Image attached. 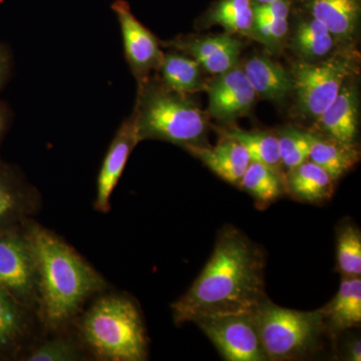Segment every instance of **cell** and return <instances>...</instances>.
<instances>
[{"label":"cell","mask_w":361,"mask_h":361,"mask_svg":"<svg viewBox=\"0 0 361 361\" xmlns=\"http://www.w3.org/2000/svg\"><path fill=\"white\" fill-rule=\"evenodd\" d=\"M264 268L261 249L236 228H225L200 275L171 306L176 324L252 312L266 298Z\"/></svg>","instance_id":"1"},{"label":"cell","mask_w":361,"mask_h":361,"mask_svg":"<svg viewBox=\"0 0 361 361\" xmlns=\"http://www.w3.org/2000/svg\"><path fill=\"white\" fill-rule=\"evenodd\" d=\"M37 272L40 318L49 329L71 320L85 301L106 288L94 268L54 233L26 221L23 225Z\"/></svg>","instance_id":"2"},{"label":"cell","mask_w":361,"mask_h":361,"mask_svg":"<svg viewBox=\"0 0 361 361\" xmlns=\"http://www.w3.org/2000/svg\"><path fill=\"white\" fill-rule=\"evenodd\" d=\"M137 89L133 111L139 142L160 140L183 148L204 146L209 116L189 94L165 87L158 77L149 78Z\"/></svg>","instance_id":"3"},{"label":"cell","mask_w":361,"mask_h":361,"mask_svg":"<svg viewBox=\"0 0 361 361\" xmlns=\"http://www.w3.org/2000/svg\"><path fill=\"white\" fill-rule=\"evenodd\" d=\"M80 330L85 345L97 360H147L148 342L142 316L128 297L99 298L82 316Z\"/></svg>","instance_id":"4"},{"label":"cell","mask_w":361,"mask_h":361,"mask_svg":"<svg viewBox=\"0 0 361 361\" xmlns=\"http://www.w3.org/2000/svg\"><path fill=\"white\" fill-rule=\"evenodd\" d=\"M268 360L300 357L315 348L325 329L322 310L298 311L281 307L266 297L252 311Z\"/></svg>","instance_id":"5"},{"label":"cell","mask_w":361,"mask_h":361,"mask_svg":"<svg viewBox=\"0 0 361 361\" xmlns=\"http://www.w3.org/2000/svg\"><path fill=\"white\" fill-rule=\"evenodd\" d=\"M355 66L353 56L343 54H331L316 63L298 61L291 73L297 114L307 120H317L334 103Z\"/></svg>","instance_id":"6"},{"label":"cell","mask_w":361,"mask_h":361,"mask_svg":"<svg viewBox=\"0 0 361 361\" xmlns=\"http://www.w3.org/2000/svg\"><path fill=\"white\" fill-rule=\"evenodd\" d=\"M0 289L30 312L39 311L35 260L23 227L0 233Z\"/></svg>","instance_id":"7"},{"label":"cell","mask_w":361,"mask_h":361,"mask_svg":"<svg viewBox=\"0 0 361 361\" xmlns=\"http://www.w3.org/2000/svg\"><path fill=\"white\" fill-rule=\"evenodd\" d=\"M229 361L268 360L252 312L207 316L195 322Z\"/></svg>","instance_id":"8"},{"label":"cell","mask_w":361,"mask_h":361,"mask_svg":"<svg viewBox=\"0 0 361 361\" xmlns=\"http://www.w3.org/2000/svg\"><path fill=\"white\" fill-rule=\"evenodd\" d=\"M111 9L118 18L122 32L125 56L137 85L148 80L160 68L164 52L161 42L132 13L125 0H116Z\"/></svg>","instance_id":"9"},{"label":"cell","mask_w":361,"mask_h":361,"mask_svg":"<svg viewBox=\"0 0 361 361\" xmlns=\"http://www.w3.org/2000/svg\"><path fill=\"white\" fill-rule=\"evenodd\" d=\"M206 90L209 94L207 114L226 123L246 116L257 97L246 73L236 66L218 75Z\"/></svg>","instance_id":"10"},{"label":"cell","mask_w":361,"mask_h":361,"mask_svg":"<svg viewBox=\"0 0 361 361\" xmlns=\"http://www.w3.org/2000/svg\"><path fill=\"white\" fill-rule=\"evenodd\" d=\"M161 45L191 56L207 73L221 75L238 63L242 44L231 35L177 37Z\"/></svg>","instance_id":"11"},{"label":"cell","mask_w":361,"mask_h":361,"mask_svg":"<svg viewBox=\"0 0 361 361\" xmlns=\"http://www.w3.org/2000/svg\"><path fill=\"white\" fill-rule=\"evenodd\" d=\"M139 142L134 116L130 115L116 130L97 176L94 200V208L97 212L109 213L111 210V194L122 177L130 153Z\"/></svg>","instance_id":"12"},{"label":"cell","mask_w":361,"mask_h":361,"mask_svg":"<svg viewBox=\"0 0 361 361\" xmlns=\"http://www.w3.org/2000/svg\"><path fill=\"white\" fill-rule=\"evenodd\" d=\"M37 205L35 189L20 171L0 160V233L23 227Z\"/></svg>","instance_id":"13"},{"label":"cell","mask_w":361,"mask_h":361,"mask_svg":"<svg viewBox=\"0 0 361 361\" xmlns=\"http://www.w3.org/2000/svg\"><path fill=\"white\" fill-rule=\"evenodd\" d=\"M315 122L319 134L348 146L356 145L360 123V92L350 77L342 85L334 103Z\"/></svg>","instance_id":"14"},{"label":"cell","mask_w":361,"mask_h":361,"mask_svg":"<svg viewBox=\"0 0 361 361\" xmlns=\"http://www.w3.org/2000/svg\"><path fill=\"white\" fill-rule=\"evenodd\" d=\"M310 14L331 32L337 42L349 44L360 25V0H299Z\"/></svg>","instance_id":"15"},{"label":"cell","mask_w":361,"mask_h":361,"mask_svg":"<svg viewBox=\"0 0 361 361\" xmlns=\"http://www.w3.org/2000/svg\"><path fill=\"white\" fill-rule=\"evenodd\" d=\"M186 149L200 159L221 179L233 185H240L251 161L245 148L229 137H225L214 148L197 146Z\"/></svg>","instance_id":"16"},{"label":"cell","mask_w":361,"mask_h":361,"mask_svg":"<svg viewBox=\"0 0 361 361\" xmlns=\"http://www.w3.org/2000/svg\"><path fill=\"white\" fill-rule=\"evenodd\" d=\"M303 13L291 32L289 44L292 51L306 63L323 61L334 54L336 39L320 21Z\"/></svg>","instance_id":"17"},{"label":"cell","mask_w":361,"mask_h":361,"mask_svg":"<svg viewBox=\"0 0 361 361\" xmlns=\"http://www.w3.org/2000/svg\"><path fill=\"white\" fill-rule=\"evenodd\" d=\"M257 97L281 103L292 94L290 73L279 63L266 56H253L246 61L243 68Z\"/></svg>","instance_id":"18"},{"label":"cell","mask_w":361,"mask_h":361,"mask_svg":"<svg viewBox=\"0 0 361 361\" xmlns=\"http://www.w3.org/2000/svg\"><path fill=\"white\" fill-rule=\"evenodd\" d=\"M310 141L308 160L324 169L334 180H338L360 161L357 146L341 144L319 133L307 132Z\"/></svg>","instance_id":"19"},{"label":"cell","mask_w":361,"mask_h":361,"mask_svg":"<svg viewBox=\"0 0 361 361\" xmlns=\"http://www.w3.org/2000/svg\"><path fill=\"white\" fill-rule=\"evenodd\" d=\"M334 182L324 169L310 160L287 171L284 177V185L289 193L308 203H319L329 199L334 193Z\"/></svg>","instance_id":"20"},{"label":"cell","mask_w":361,"mask_h":361,"mask_svg":"<svg viewBox=\"0 0 361 361\" xmlns=\"http://www.w3.org/2000/svg\"><path fill=\"white\" fill-rule=\"evenodd\" d=\"M174 51V49H172ZM159 80L168 89L191 94L205 90L207 85L202 66L191 56L179 51L164 54L159 70Z\"/></svg>","instance_id":"21"},{"label":"cell","mask_w":361,"mask_h":361,"mask_svg":"<svg viewBox=\"0 0 361 361\" xmlns=\"http://www.w3.org/2000/svg\"><path fill=\"white\" fill-rule=\"evenodd\" d=\"M324 322L332 330H342L360 326L361 323L360 276L343 277L334 300L322 308Z\"/></svg>","instance_id":"22"},{"label":"cell","mask_w":361,"mask_h":361,"mask_svg":"<svg viewBox=\"0 0 361 361\" xmlns=\"http://www.w3.org/2000/svg\"><path fill=\"white\" fill-rule=\"evenodd\" d=\"M30 311L0 289V360L14 357L30 332Z\"/></svg>","instance_id":"23"},{"label":"cell","mask_w":361,"mask_h":361,"mask_svg":"<svg viewBox=\"0 0 361 361\" xmlns=\"http://www.w3.org/2000/svg\"><path fill=\"white\" fill-rule=\"evenodd\" d=\"M254 6L253 0H219L209 9L207 23L221 25L228 33L253 37Z\"/></svg>","instance_id":"24"},{"label":"cell","mask_w":361,"mask_h":361,"mask_svg":"<svg viewBox=\"0 0 361 361\" xmlns=\"http://www.w3.org/2000/svg\"><path fill=\"white\" fill-rule=\"evenodd\" d=\"M240 186L259 204H270L283 193L284 176L263 164L250 161Z\"/></svg>","instance_id":"25"},{"label":"cell","mask_w":361,"mask_h":361,"mask_svg":"<svg viewBox=\"0 0 361 361\" xmlns=\"http://www.w3.org/2000/svg\"><path fill=\"white\" fill-rule=\"evenodd\" d=\"M225 137H232L245 148L252 161L263 164L282 175L279 145L277 135L269 133L248 132L234 128L225 133Z\"/></svg>","instance_id":"26"},{"label":"cell","mask_w":361,"mask_h":361,"mask_svg":"<svg viewBox=\"0 0 361 361\" xmlns=\"http://www.w3.org/2000/svg\"><path fill=\"white\" fill-rule=\"evenodd\" d=\"M336 255L342 277L360 276L361 233L358 228L346 225L339 230Z\"/></svg>","instance_id":"27"},{"label":"cell","mask_w":361,"mask_h":361,"mask_svg":"<svg viewBox=\"0 0 361 361\" xmlns=\"http://www.w3.org/2000/svg\"><path fill=\"white\" fill-rule=\"evenodd\" d=\"M277 139L282 167L286 168L287 171L308 160L310 141L307 132L296 128H285L278 133Z\"/></svg>","instance_id":"28"},{"label":"cell","mask_w":361,"mask_h":361,"mask_svg":"<svg viewBox=\"0 0 361 361\" xmlns=\"http://www.w3.org/2000/svg\"><path fill=\"white\" fill-rule=\"evenodd\" d=\"M84 358L75 341L58 337L40 344L23 358L26 361H77Z\"/></svg>","instance_id":"29"},{"label":"cell","mask_w":361,"mask_h":361,"mask_svg":"<svg viewBox=\"0 0 361 361\" xmlns=\"http://www.w3.org/2000/svg\"><path fill=\"white\" fill-rule=\"evenodd\" d=\"M289 18H280V20H255L254 23V39L260 40L262 44L268 47H275L283 42L288 35Z\"/></svg>","instance_id":"30"},{"label":"cell","mask_w":361,"mask_h":361,"mask_svg":"<svg viewBox=\"0 0 361 361\" xmlns=\"http://www.w3.org/2000/svg\"><path fill=\"white\" fill-rule=\"evenodd\" d=\"M291 0H275L266 4H255V20H270L289 18Z\"/></svg>","instance_id":"31"},{"label":"cell","mask_w":361,"mask_h":361,"mask_svg":"<svg viewBox=\"0 0 361 361\" xmlns=\"http://www.w3.org/2000/svg\"><path fill=\"white\" fill-rule=\"evenodd\" d=\"M11 70H13V58H11V51L6 44L0 42V92L8 82Z\"/></svg>","instance_id":"32"},{"label":"cell","mask_w":361,"mask_h":361,"mask_svg":"<svg viewBox=\"0 0 361 361\" xmlns=\"http://www.w3.org/2000/svg\"><path fill=\"white\" fill-rule=\"evenodd\" d=\"M11 118H13V113H11V108L8 104L0 99V147H1L4 135L8 130L9 126H11Z\"/></svg>","instance_id":"33"},{"label":"cell","mask_w":361,"mask_h":361,"mask_svg":"<svg viewBox=\"0 0 361 361\" xmlns=\"http://www.w3.org/2000/svg\"><path fill=\"white\" fill-rule=\"evenodd\" d=\"M348 358L353 361L361 360V343L360 341H356L353 345L349 348Z\"/></svg>","instance_id":"34"},{"label":"cell","mask_w":361,"mask_h":361,"mask_svg":"<svg viewBox=\"0 0 361 361\" xmlns=\"http://www.w3.org/2000/svg\"><path fill=\"white\" fill-rule=\"evenodd\" d=\"M255 4H270V2L275 1V0H253Z\"/></svg>","instance_id":"35"}]
</instances>
